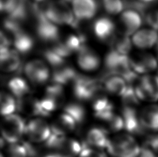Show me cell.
Returning <instances> with one entry per match:
<instances>
[{
  "label": "cell",
  "instance_id": "cell-25",
  "mask_svg": "<svg viewBox=\"0 0 158 157\" xmlns=\"http://www.w3.org/2000/svg\"><path fill=\"white\" fill-rule=\"evenodd\" d=\"M139 119L146 131H158V105H149L139 111Z\"/></svg>",
  "mask_w": 158,
  "mask_h": 157
},
{
  "label": "cell",
  "instance_id": "cell-19",
  "mask_svg": "<svg viewBox=\"0 0 158 157\" xmlns=\"http://www.w3.org/2000/svg\"><path fill=\"white\" fill-rule=\"evenodd\" d=\"M107 94L121 97L128 88V83L120 75L105 73L99 78Z\"/></svg>",
  "mask_w": 158,
  "mask_h": 157
},
{
  "label": "cell",
  "instance_id": "cell-32",
  "mask_svg": "<svg viewBox=\"0 0 158 157\" xmlns=\"http://www.w3.org/2000/svg\"><path fill=\"white\" fill-rule=\"evenodd\" d=\"M103 8L106 12L111 15H117L125 10L123 0H101Z\"/></svg>",
  "mask_w": 158,
  "mask_h": 157
},
{
  "label": "cell",
  "instance_id": "cell-15",
  "mask_svg": "<svg viewBox=\"0 0 158 157\" xmlns=\"http://www.w3.org/2000/svg\"><path fill=\"white\" fill-rule=\"evenodd\" d=\"M77 64L79 68L86 72H93L101 66V58L94 49L85 45L77 53Z\"/></svg>",
  "mask_w": 158,
  "mask_h": 157
},
{
  "label": "cell",
  "instance_id": "cell-23",
  "mask_svg": "<svg viewBox=\"0 0 158 157\" xmlns=\"http://www.w3.org/2000/svg\"><path fill=\"white\" fill-rule=\"evenodd\" d=\"M11 43L20 55L27 54L33 50L35 46V40L33 37L26 30L22 29L17 32L11 38Z\"/></svg>",
  "mask_w": 158,
  "mask_h": 157
},
{
  "label": "cell",
  "instance_id": "cell-2",
  "mask_svg": "<svg viewBox=\"0 0 158 157\" xmlns=\"http://www.w3.org/2000/svg\"><path fill=\"white\" fill-rule=\"evenodd\" d=\"M46 18L57 26H71L76 21L72 8L64 0L47 1L45 6Z\"/></svg>",
  "mask_w": 158,
  "mask_h": 157
},
{
  "label": "cell",
  "instance_id": "cell-30",
  "mask_svg": "<svg viewBox=\"0 0 158 157\" xmlns=\"http://www.w3.org/2000/svg\"><path fill=\"white\" fill-rule=\"evenodd\" d=\"M42 55L44 58L43 60L49 64V66L52 68V69L58 68V67L63 66L67 63L66 59L56 54L51 49L43 50L42 51Z\"/></svg>",
  "mask_w": 158,
  "mask_h": 157
},
{
  "label": "cell",
  "instance_id": "cell-6",
  "mask_svg": "<svg viewBox=\"0 0 158 157\" xmlns=\"http://www.w3.org/2000/svg\"><path fill=\"white\" fill-rule=\"evenodd\" d=\"M40 100L43 111L49 116L52 112L64 105L65 102L64 86L51 83L45 89L44 96Z\"/></svg>",
  "mask_w": 158,
  "mask_h": 157
},
{
  "label": "cell",
  "instance_id": "cell-43",
  "mask_svg": "<svg viewBox=\"0 0 158 157\" xmlns=\"http://www.w3.org/2000/svg\"><path fill=\"white\" fill-rule=\"evenodd\" d=\"M157 75H158V71H157Z\"/></svg>",
  "mask_w": 158,
  "mask_h": 157
},
{
  "label": "cell",
  "instance_id": "cell-42",
  "mask_svg": "<svg viewBox=\"0 0 158 157\" xmlns=\"http://www.w3.org/2000/svg\"><path fill=\"white\" fill-rule=\"evenodd\" d=\"M64 1H65L67 3H72L73 0H64Z\"/></svg>",
  "mask_w": 158,
  "mask_h": 157
},
{
  "label": "cell",
  "instance_id": "cell-21",
  "mask_svg": "<svg viewBox=\"0 0 158 157\" xmlns=\"http://www.w3.org/2000/svg\"><path fill=\"white\" fill-rule=\"evenodd\" d=\"M133 46L140 50L149 49L158 42V32L153 29H142L132 36Z\"/></svg>",
  "mask_w": 158,
  "mask_h": 157
},
{
  "label": "cell",
  "instance_id": "cell-8",
  "mask_svg": "<svg viewBox=\"0 0 158 157\" xmlns=\"http://www.w3.org/2000/svg\"><path fill=\"white\" fill-rule=\"evenodd\" d=\"M72 84L74 96L81 102L89 101L93 94L101 82L99 79H95L87 75L78 74Z\"/></svg>",
  "mask_w": 158,
  "mask_h": 157
},
{
  "label": "cell",
  "instance_id": "cell-20",
  "mask_svg": "<svg viewBox=\"0 0 158 157\" xmlns=\"http://www.w3.org/2000/svg\"><path fill=\"white\" fill-rule=\"evenodd\" d=\"M77 125L75 120L64 111L58 115L50 125L52 134L60 136H66L72 133Z\"/></svg>",
  "mask_w": 158,
  "mask_h": 157
},
{
  "label": "cell",
  "instance_id": "cell-33",
  "mask_svg": "<svg viewBox=\"0 0 158 157\" xmlns=\"http://www.w3.org/2000/svg\"><path fill=\"white\" fill-rule=\"evenodd\" d=\"M6 157H28V152L24 141L10 144L6 150Z\"/></svg>",
  "mask_w": 158,
  "mask_h": 157
},
{
  "label": "cell",
  "instance_id": "cell-1",
  "mask_svg": "<svg viewBox=\"0 0 158 157\" xmlns=\"http://www.w3.org/2000/svg\"><path fill=\"white\" fill-rule=\"evenodd\" d=\"M106 150L114 157H138L142 147L133 136L125 133L110 139Z\"/></svg>",
  "mask_w": 158,
  "mask_h": 157
},
{
  "label": "cell",
  "instance_id": "cell-9",
  "mask_svg": "<svg viewBox=\"0 0 158 157\" xmlns=\"http://www.w3.org/2000/svg\"><path fill=\"white\" fill-rule=\"evenodd\" d=\"M142 16L133 10L126 9L121 13L117 22V33L126 36H132L140 29Z\"/></svg>",
  "mask_w": 158,
  "mask_h": 157
},
{
  "label": "cell",
  "instance_id": "cell-41",
  "mask_svg": "<svg viewBox=\"0 0 158 157\" xmlns=\"http://www.w3.org/2000/svg\"><path fill=\"white\" fill-rule=\"evenodd\" d=\"M45 1H47V0H33V2H36V3H40V2H44Z\"/></svg>",
  "mask_w": 158,
  "mask_h": 157
},
{
  "label": "cell",
  "instance_id": "cell-11",
  "mask_svg": "<svg viewBox=\"0 0 158 157\" xmlns=\"http://www.w3.org/2000/svg\"><path fill=\"white\" fill-rule=\"evenodd\" d=\"M131 69L138 75H147L157 70L158 61L151 53L146 51L137 52L129 55Z\"/></svg>",
  "mask_w": 158,
  "mask_h": 157
},
{
  "label": "cell",
  "instance_id": "cell-4",
  "mask_svg": "<svg viewBox=\"0 0 158 157\" xmlns=\"http://www.w3.org/2000/svg\"><path fill=\"white\" fill-rule=\"evenodd\" d=\"M26 124L20 115L13 114L3 118L1 125L2 139L9 144L21 141L25 134Z\"/></svg>",
  "mask_w": 158,
  "mask_h": 157
},
{
  "label": "cell",
  "instance_id": "cell-39",
  "mask_svg": "<svg viewBox=\"0 0 158 157\" xmlns=\"http://www.w3.org/2000/svg\"><path fill=\"white\" fill-rule=\"evenodd\" d=\"M42 157H58V156L55 155L54 154H53V153H49V154H47V155H45L44 156H42Z\"/></svg>",
  "mask_w": 158,
  "mask_h": 157
},
{
  "label": "cell",
  "instance_id": "cell-34",
  "mask_svg": "<svg viewBox=\"0 0 158 157\" xmlns=\"http://www.w3.org/2000/svg\"><path fill=\"white\" fill-rule=\"evenodd\" d=\"M143 19L151 29L158 32V9L149 10L143 16Z\"/></svg>",
  "mask_w": 158,
  "mask_h": 157
},
{
  "label": "cell",
  "instance_id": "cell-40",
  "mask_svg": "<svg viewBox=\"0 0 158 157\" xmlns=\"http://www.w3.org/2000/svg\"><path fill=\"white\" fill-rule=\"evenodd\" d=\"M156 56H157V61H158V42L157 43L156 46Z\"/></svg>",
  "mask_w": 158,
  "mask_h": 157
},
{
  "label": "cell",
  "instance_id": "cell-18",
  "mask_svg": "<svg viewBox=\"0 0 158 157\" xmlns=\"http://www.w3.org/2000/svg\"><path fill=\"white\" fill-rule=\"evenodd\" d=\"M17 111L29 116L35 118L48 117L42 109L40 100L29 94L21 99H17Z\"/></svg>",
  "mask_w": 158,
  "mask_h": 157
},
{
  "label": "cell",
  "instance_id": "cell-24",
  "mask_svg": "<svg viewBox=\"0 0 158 157\" xmlns=\"http://www.w3.org/2000/svg\"><path fill=\"white\" fill-rule=\"evenodd\" d=\"M51 71L52 74L50 80L52 81V83L58 84L62 86L72 83L78 75L77 71L67 63L58 68L52 69Z\"/></svg>",
  "mask_w": 158,
  "mask_h": 157
},
{
  "label": "cell",
  "instance_id": "cell-31",
  "mask_svg": "<svg viewBox=\"0 0 158 157\" xmlns=\"http://www.w3.org/2000/svg\"><path fill=\"white\" fill-rule=\"evenodd\" d=\"M121 98L123 107L138 109L140 100L135 93L133 85H128L126 92Z\"/></svg>",
  "mask_w": 158,
  "mask_h": 157
},
{
  "label": "cell",
  "instance_id": "cell-17",
  "mask_svg": "<svg viewBox=\"0 0 158 157\" xmlns=\"http://www.w3.org/2000/svg\"><path fill=\"white\" fill-rule=\"evenodd\" d=\"M71 4L76 19L81 22L92 19L97 14L98 8L97 0H73Z\"/></svg>",
  "mask_w": 158,
  "mask_h": 157
},
{
  "label": "cell",
  "instance_id": "cell-35",
  "mask_svg": "<svg viewBox=\"0 0 158 157\" xmlns=\"http://www.w3.org/2000/svg\"><path fill=\"white\" fill-rule=\"evenodd\" d=\"M78 157H107L105 154L100 150L93 149L83 143H82V151Z\"/></svg>",
  "mask_w": 158,
  "mask_h": 157
},
{
  "label": "cell",
  "instance_id": "cell-27",
  "mask_svg": "<svg viewBox=\"0 0 158 157\" xmlns=\"http://www.w3.org/2000/svg\"><path fill=\"white\" fill-rule=\"evenodd\" d=\"M110 46H111V50L118 54L128 56L133 44L131 37L117 33Z\"/></svg>",
  "mask_w": 158,
  "mask_h": 157
},
{
  "label": "cell",
  "instance_id": "cell-38",
  "mask_svg": "<svg viewBox=\"0 0 158 157\" xmlns=\"http://www.w3.org/2000/svg\"><path fill=\"white\" fill-rule=\"evenodd\" d=\"M138 1H139L141 2H142V3H144V4H150V3L154 2L155 0H138Z\"/></svg>",
  "mask_w": 158,
  "mask_h": 157
},
{
  "label": "cell",
  "instance_id": "cell-37",
  "mask_svg": "<svg viewBox=\"0 0 158 157\" xmlns=\"http://www.w3.org/2000/svg\"><path fill=\"white\" fill-rule=\"evenodd\" d=\"M138 157H157L154 155L153 152H151L148 148H146L145 146H143L142 147V150L139 155Z\"/></svg>",
  "mask_w": 158,
  "mask_h": 157
},
{
  "label": "cell",
  "instance_id": "cell-3",
  "mask_svg": "<svg viewBox=\"0 0 158 157\" xmlns=\"http://www.w3.org/2000/svg\"><path fill=\"white\" fill-rule=\"evenodd\" d=\"M45 147L58 157H77L82 151V144L69 136H60L52 134L45 142Z\"/></svg>",
  "mask_w": 158,
  "mask_h": 157
},
{
  "label": "cell",
  "instance_id": "cell-28",
  "mask_svg": "<svg viewBox=\"0 0 158 157\" xmlns=\"http://www.w3.org/2000/svg\"><path fill=\"white\" fill-rule=\"evenodd\" d=\"M63 111L69 115L77 125H81L86 119L87 112L85 107L79 102L68 103L64 106Z\"/></svg>",
  "mask_w": 158,
  "mask_h": 157
},
{
  "label": "cell",
  "instance_id": "cell-26",
  "mask_svg": "<svg viewBox=\"0 0 158 157\" xmlns=\"http://www.w3.org/2000/svg\"><path fill=\"white\" fill-rule=\"evenodd\" d=\"M7 87L16 99H21L31 94V87L26 80L20 76H14L8 81Z\"/></svg>",
  "mask_w": 158,
  "mask_h": 157
},
{
  "label": "cell",
  "instance_id": "cell-12",
  "mask_svg": "<svg viewBox=\"0 0 158 157\" xmlns=\"http://www.w3.org/2000/svg\"><path fill=\"white\" fill-rule=\"evenodd\" d=\"M92 30L98 40L109 45L117 33V24L108 17L96 19L92 25Z\"/></svg>",
  "mask_w": 158,
  "mask_h": 157
},
{
  "label": "cell",
  "instance_id": "cell-22",
  "mask_svg": "<svg viewBox=\"0 0 158 157\" xmlns=\"http://www.w3.org/2000/svg\"><path fill=\"white\" fill-rule=\"evenodd\" d=\"M110 138L108 134L100 127H95L87 131L84 143L93 149L102 150L107 149Z\"/></svg>",
  "mask_w": 158,
  "mask_h": 157
},
{
  "label": "cell",
  "instance_id": "cell-5",
  "mask_svg": "<svg viewBox=\"0 0 158 157\" xmlns=\"http://www.w3.org/2000/svg\"><path fill=\"white\" fill-rule=\"evenodd\" d=\"M140 101L154 103L158 100V75L147 74L139 76L134 85Z\"/></svg>",
  "mask_w": 158,
  "mask_h": 157
},
{
  "label": "cell",
  "instance_id": "cell-10",
  "mask_svg": "<svg viewBox=\"0 0 158 157\" xmlns=\"http://www.w3.org/2000/svg\"><path fill=\"white\" fill-rule=\"evenodd\" d=\"M25 135L31 143L46 142L52 135L51 126L43 118H33L26 124Z\"/></svg>",
  "mask_w": 158,
  "mask_h": 157
},
{
  "label": "cell",
  "instance_id": "cell-13",
  "mask_svg": "<svg viewBox=\"0 0 158 157\" xmlns=\"http://www.w3.org/2000/svg\"><path fill=\"white\" fill-rule=\"evenodd\" d=\"M35 22L36 35L41 42L52 45L60 40L58 26L52 23L47 18L40 19Z\"/></svg>",
  "mask_w": 158,
  "mask_h": 157
},
{
  "label": "cell",
  "instance_id": "cell-36",
  "mask_svg": "<svg viewBox=\"0 0 158 157\" xmlns=\"http://www.w3.org/2000/svg\"><path fill=\"white\" fill-rule=\"evenodd\" d=\"M144 146L158 157V133L148 136Z\"/></svg>",
  "mask_w": 158,
  "mask_h": 157
},
{
  "label": "cell",
  "instance_id": "cell-29",
  "mask_svg": "<svg viewBox=\"0 0 158 157\" xmlns=\"http://www.w3.org/2000/svg\"><path fill=\"white\" fill-rule=\"evenodd\" d=\"M0 106L2 116L15 114L17 110V99L10 92L3 91L0 96Z\"/></svg>",
  "mask_w": 158,
  "mask_h": 157
},
{
  "label": "cell",
  "instance_id": "cell-16",
  "mask_svg": "<svg viewBox=\"0 0 158 157\" xmlns=\"http://www.w3.org/2000/svg\"><path fill=\"white\" fill-rule=\"evenodd\" d=\"M20 54L10 47L0 46V68L4 73H14L20 69Z\"/></svg>",
  "mask_w": 158,
  "mask_h": 157
},
{
  "label": "cell",
  "instance_id": "cell-14",
  "mask_svg": "<svg viewBox=\"0 0 158 157\" xmlns=\"http://www.w3.org/2000/svg\"><path fill=\"white\" fill-rule=\"evenodd\" d=\"M121 117L124 124V130L132 136L142 135L146 131L141 123L139 111L138 109L123 107L121 109Z\"/></svg>",
  "mask_w": 158,
  "mask_h": 157
},
{
  "label": "cell",
  "instance_id": "cell-7",
  "mask_svg": "<svg viewBox=\"0 0 158 157\" xmlns=\"http://www.w3.org/2000/svg\"><path fill=\"white\" fill-rule=\"evenodd\" d=\"M24 74L30 83L41 85L51 79L50 67L43 59H33L25 64Z\"/></svg>",
  "mask_w": 158,
  "mask_h": 157
}]
</instances>
